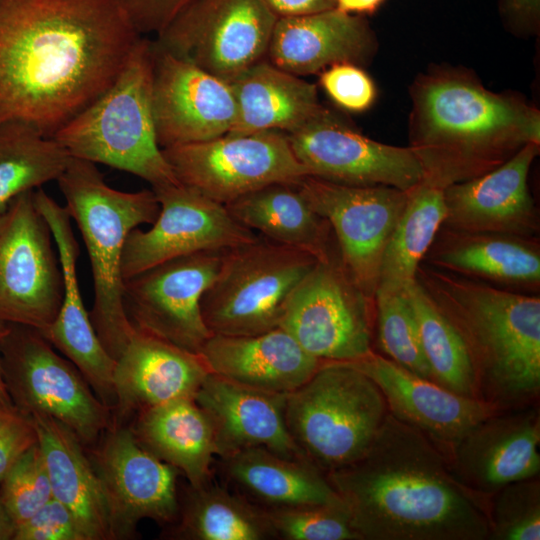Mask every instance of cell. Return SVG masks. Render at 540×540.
<instances>
[{"instance_id":"obj_20","label":"cell","mask_w":540,"mask_h":540,"mask_svg":"<svg viewBox=\"0 0 540 540\" xmlns=\"http://www.w3.org/2000/svg\"><path fill=\"white\" fill-rule=\"evenodd\" d=\"M348 363L377 384L390 414L424 434L447 457L468 431L502 409L496 402L454 393L374 351Z\"/></svg>"},{"instance_id":"obj_3","label":"cell","mask_w":540,"mask_h":540,"mask_svg":"<svg viewBox=\"0 0 540 540\" xmlns=\"http://www.w3.org/2000/svg\"><path fill=\"white\" fill-rule=\"evenodd\" d=\"M410 148L423 180L443 189L502 165L522 147L540 143V113L469 77H422L412 91Z\"/></svg>"},{"instance_id":"obj_6","label":"cell","mask_w":540,"mask_h":540,"mask_svg":"<svg viewBox=\"0 0 540 540\" xmlns=\"http://www.w3.org/2000/svg\"><path fill=\"white\" fill-rule=\"evenodd\" d=\"M153 45L140 37L114 83L53 136L69 154L152 188L180 183L159 146L152 110Z\"/></svg>"},{"instance_id":"obj_41","label":"cell","mask_w":540,"mask_h":540,"mask_svg":"<svg viewBox=\"0 0 540 540\" xmlns=\"http://www.w3.org/2000/svg\"><path fill=\"white\" fill-rule=\"evenodd\" d=\"M1 481L0 500L16 526L30 518L53 497L38 442L15 462Z\"/></svg>"},{"instance_id":"obj_28","label":"cell","mask_w":540,"mask_h":540,"mask_svg":"<svg viewBox=\"0 0 540 540\" xmlns=\"http://www.w3.org/2000/svg\"><path fill=\"white\" fill-rule=\"evenodd\" d=\"M34 422L53 498L72 513L83 540H115L101 481L78 437L55 418L29 414Z\"/></svg>"},{"instance_id":"obj_21","label":"cell","mask_w":540,"mask_h":540,"mask_svg":"<svg viewBox=\"0 0 540 540\" xmlns=\"http://www.w3.org/2000/svg\"><path fill=\"white\" fill-rule=\"evenodd\" d=\"M33 196L50 227L63 273L60 310L49 327L39 332L76 366L95 395L109 403L115 398L116 361L100 342L82 300L76 269L80 248L71 217L66 207L60 206L42 188L34 190Z\"/></svg>"},{"instance_id":"obj_37","label":"cell","mask_w":540,"mask_h":540,"mask_svg":"<svg viewBox=\"0 0 540 540\" xmlns=\"http://www.w3.org/2000/svg\"><path fill=\"white\" fill-rule=\"evenodd\" d=\"M72 156L53 137L35 127L8 121L0 124V212L27 191L56 180Z\"/></svg>"},{"instance_id":"obj_48","label":"cell","mask_w":540,"mask_h":540,"mask_svg":"<svg viewBox=\"0 0 540 540\" xmlns=\"http://www.w3.org/2000/svg\"><path fill=\"white\" fill-rule=\"evenodd\" d=\"M384 0H335V8L348 14L374 12Z\"/></svg>"},{"instance_id":"obj_30","label":"cell","mask_w":540,"mask_h":540,"mask_svg":"<svg viewBox=\"0 0 540 540\" xmlns=\"http://www.w3.org/2000/svg\"><path fill=\"white\" fill-rule=\"evenodd\" d=\"M219 458L226 483L262 509L342 501L326 474L306 460L287 458L261 447Z\"/></svg>"},{"instance_id":"obj_46","label":"cell","mask_w":540,"mask_h":540,"mask_svg":"<svg viewBox=\"0 0 540 540\" xmlns=\"http://www.w3.org/2000/svg\"><path fill=\"white\" fill-rule=\"evenodd\" d=\"M279 17L300 16L335 8V0H262Z\"/></svg>"},{"instance_id":"obj_4","label":"cell","mask_w":540,"mask_h":540,"mask_svg":"<svg viewBox=\"0 0 540 540\" xmlns=\"http://www.w3.org/2000/svg\"><path fill=\"white\" fill-rule=\"evenodd\" d=\"M416 280L464 339L487 400L501 407L540 388V298L421 263ZM482 396V395H481Z\"/></svg>"},{"instance_id":"obj_16","label":"cell","mask_w":540,"mask_h":540,"mask_svg":"<svg viewBox=\"0 0 540 540\" xmlns=\"http://www.w3.org/2000/svg\"><path fill=\"white\" fill-rule=\"evenodd\" d=\"M152 190L160 211L149 230L137 227L127 236L121 265L124 280L177 257L225 250L258 238L224 204L189 186L178 183Z\"/></svg>"},{"instance_id":"obj_44","label":"cell","mask_w":540,"mask_h":540,"mask_svg":"<svg viewBox=\"0 0 540 540\" xmlns=\"http://www.w3.org/2000/svg\"><path fill=\"white\" fill-rule=\"evenodd\" d=\"M38 442L32 417L0 403V481L15 462Z\"/></svg>"},{"instance_id":"obj_10","label":"cell","mask_w":540,"mask_h":540,"mask_svg":"<svg viewBox=\"0 0 540 540\" xmlns=\"http://www.w3.org/2000/svg\"><path fill=\"white\" fill-rule=\"evenodd\" d=\"M280 327L322 362L356 361L373 351L374 299L359 289L334 254L318 260L294 289Z\"/></svg>"},{"instance_id":"obj_5","label":"cell","mask_w":540,"mask_h":540,"mask_svg":"<svg viewBox=\"0 0 540 540\" xmlns=\"http://www.w3.org/2000/svg\"><path fill=\"white\" fill-rule=\"evenodd\" d=\"M57 183L90 260L94 287L90 320L116 361L135 333L123 307L125 241L133 229L154 223L160 205L153 190H116L105 182L95 163L74 157Z\"/></svg>"},{"instance_id":"obj_14","label":"cell","mask_w":540,"mask_h":540,"mask_svg":"<svg viewBox=\"0 0 540 540\" xmlns=\"http://www.w3.org/2000/svg\"><path fill=\"white\" fill-rule=\"evenodd\" d=\"M297 186L311 208L329 222L347 274L374 299L382 257L408 191L384 185H344L313 176H306Z\"/></svg>"},{"instance_id":"obj_42","label":"cell","mask_w":540,"mask_h":540,"mask_svg":"<svg viewBox=\"0 0 540 540\" xmlns=\"http://www.w3.org/2000/svg\"><path fill=\"white\" fill-rule=\"evenodd\" d=\"M320 85L340 108L349 112H363L376 99V87L370 76L357 64L335 63L320 74Z\"/></svg>"},{"instance_id":"obj_39","label":"cell","mask_w":540,"mask_h":540,"mask_svg":"<svg viewBox=\"0 0 540 540\" xmlns=\"http://www.w3.org/2000/svg\"><path fill=\"white\" fill-rule=\"evenodd\" d=\"M273 537L284 540H360L343 501L264 509Z\"/></svg>"},{"instance_id":"obj_18","label":"cell","mask_w":540,"mask_h":540,"mask_svg":"<svg viewBox=\"0 0 540 540\" xmlns=\"http://www.w3.org/2000/svg\"><path fill=\"white\" fill-rule=\"evenodd\" d=\"M91 461L108 503L116 539L131 538L142 519L177 521L175 467L146 450L130 427L113 425Z\"/></svg>"},{"instance_id":"obj_19","label":"cell","mask_w":540,"mask_h":540,"mask_svg":"<svg viewBox=\"0 0 540 540\" xmlns=\"http://www.w3.org/2000/svg\"><path fill=\"white\" fill-rule=\"evenodd\" d=\"M152 45V110L161 149L231 132L237 107L230 84Z\"/></svg>"},{"instance_id":"obj_27","label":"cell","mask_w":540,"mask_h":540,"mask_svg":"<svg viewBox=\"0 0 540 540\" xmlns=\"http://www.w3.org/2000/svg\"><path fill=\"white\" fill-rule=\"evenodd\" d=\"M374 44L361 17L334 8L277 18L266 57L276 67L302 76L340 62L358 65L368 59Z\"/></svg>"},{"instance_id":"obj_32","label":"cell","mask_w":540,"mask_h":540,"mask_svg":"<svg viewBox=\"0 0 540 540\" xmlns=\"http://www.w3.org/2000/svg\"><path fill=\"white\" fill-rule=\"evenodd\" d=\"M130 427L149 452L182 472L192 488L211 481L217 456L212 424L194 399H181L142 411Z\"/></svg>"},{"instance_id":"obj_1","label":"cell","mask_w":540,"mask_h":540,"mask_svg":"<svg viewBox=\"0 0 540 540\" xmlns=\"http://www.w3.org/2000/svg\"><path fill=\"white\" fill-rule=\"evenodd\" d=\"M140 37L120 0H0V124L53 137L114 83Z\"/></svg>"},{"instance_id":"obj_35","label":"cell","mask_w":540,"mask_h":540,"mask_svg":"<svg viewBox=\"0 0 540 540\" xmlns=\"http://www.w3.org/2000/svg\"><path fill=\"white\" fill-rule=\"evenodd\" d=\"M171 536L186 540H264L273 533L264 509L222 486L192 488Z\"/></svg>"},{"instance_id":"obj_40","label":"cell","mask_w":540,"mask_h":540,"mask_svg":"<svg viewBox=\"0 0 540 540\" xmlns=\"http://www.w3.org/2000/svg\"><path fill=\"white\" fill-rule=\"evenodd\" d=\"M489 503L490 540L540 539V481L538 476L500 488Z\"/></svg>"},{"instance_id":"obj_26","label":"cell","mask_w":540,"mask_h":540,"mask_svg":"<svg viewBox=\"0 0 540 540\" xmlns=\"http://www.w3.org/2000/svg\"><path fill=\"white\" fill-rule=\"evenodd\" d=\"M199 355L210 373L283 395L305 383L322 363L281 327L248 336L212 334Z\"/></svg>"},{"instance_id":"obj_38","label":"cell","mask_w":540,"mask_h":540,"mask_svg":"<svg viewBox=\"0 0 540 540\" xmlns=\"http://www.w3.org/2000/svg\"><path fill=\"white\" fill-rule=\"evenodd\" d=\"M374 306L377 343L385 357L407 371L433 381L416 319L404 293H376Z\"/></svg>"},{"instance_id":"obj_7","label":"cell","mask_w":540,"mask_h":540,"mask_svg":"<svg viewBox=\"0 0 540 540\" xmlns=\"http://www.w3.org/2000/svg\"><path fill=\"white\" fill-rule=\"evenodd\" d=\"M388 412L377 384L348 362H322L285 402L292 439L325 474L359 460Z\"/></svg>"},{"instance_id":"obj_36","label":"cell","mask_w":540,"mask_h":540,"mask_svg":"<svg viewBox=\"0 0 540 540\" xmlns=\"http://www.w3.org/2000/svg\"><path fill=\"white\" fill-rule=\"evenodd\" d=\"M403 293L415 316L433 381L454 393L482 398L468 347L451 320L416 279Z\"/></svg>"},{"instance_id":"obj_17","label":"cell","mask_w":540,"mask_h":540,"mask_svg":"<svg viewBox=\"0 0 540 540\" xmlns=\"http://www.w3.org/2000/svg\"><path fill=\"white\" fill-rule=\"evenodd\" d=\"M287 136L296 158L316 178L403 191L423 179L421 164L410 147L370 139L323 106Z\"/></svg>"},{"instance_id":"obj_31","label":"cell","mask_w":540,"mask_h":540,"mask_svg":"<svg viewBox=\"0 0 540 540\" xmlns=\"http://www.w3.org/2000/svg\"><path fill=\"white\" fill-rule=\"evenodd\" d=\"M237 117L229 133H289L322 107L317 87L264 59L229 82Z\"/></svg>"},{"instance_id":"obj_33","label":"cell","mask_w":540,"mask_h":540,"mask_svg":"<svg viewBox=\"0 0 540 540\" xmlns=\"http://www.w3.org/2000/svg\"><path fill=\"white\" fill-rule=\"evenodd\" d=\"M225 206L239 223L266 239L307 251L318 260L335 254L329 222L311 208L297 183L270 184Z\"/></svg>"},{"instance_id":"obj_23","label":"cell","mask_w":540,"mask_h":540,"mask_svg":"<svg viewBox=\"0 0 540 540\" xmlns=\"http://www.w3.org/2000/svg\"><path fill=\"white\" fill-rule=\"evenodd\" d=\"M539 444L537 409L499 410L468 431L448 459L465 486L488 498L507 484L539 475Z\"/></svg>"},{"instance_id":"obj_49","label":"cell","mask_w":540,"mask_h":540,"mask_svg":"<svg viewBox=\"0 0 540 540\" xmlns=\"http://www.w3.org/2000/svg\"><path fill=\"white\" fill-rule=\"evenodd\" d=\"M16 524L0 500V540L13 539Z\"/></svg>"},{"instance_id":"obj_13","label":"cell","mask_w":540,"mask_h":540,"mask_svg":"<svg viewBox=\"0 0 540 540\" xmlns=\"http://www.w3.org/2000/svg\"><path fill=\"white\" fill-rule=\"evenodd\" d=\"M162 150L180 183L224 205L264 186L310 176L281 131L227 133Z\"/></svg>"},{"instance_id":"obj_34","label":"cell","mask_w":540,"mask_h":540,"mask_svg":"<svg viewBox=\"0 0 540 540\" xmlns=\"http://www.w3.org/2000/svg\"><path fill=\"white\" fill-rule=\"evenodd\" d=\"M445 217L443 188L422 179L408 190L405 208L382 257L376 293H403L416 279Z\"/></svg>"},{"instance_id":"obj_11","label":"cell","mask_w":540,"mask_h":540,"mask_svg":"<svg viewBox=\"0 0 540 540\" xmlns=\"http://www.w3.org/2000/svg\"><path fill=\"white\" fill-rule=\"evenodd\" d=\"M27 191L0 212V322L44 331L63 298L54 239Z\"/></svg>"},{"instance_id":"obj_47","label":"cell","mask_w":540,"mask_h":540,"mask_svg":"<svg viewBox=\"0 0 540 540\" xmlns=\"http://www.w3.org/2000/svg\"><path fill=\"white\" fill-rule=\"evenodd\" d=\"M510 14L523 23H535L539 18L540 0H505Z\"/></svg>"},{"instance_id":"obj_9","label":"cell","mask_w":540,"mask_h":540,"mask_svg":"<svg viewBox=\"0 0 540 540\" xmlns=\"http://www.w3.org/2000/svg\"><path fill=\"white\" fill-rule=\"evenodd\" d=\"M12 325L1 345L10 398L27 414L55 418L84 446L97 443L113 427L112 411L98 399L76 366L56 353L37 329Z\"/></svg>"},{"instance_id":"obj_22","label":"cell","mask_w":540,"mask_h":540,"mask_svg":"<svg viewBox=\"0 0 540 540\" xmlns=\"http://www.w3.org/2000/svg\"><path fill=\"white\" fill-rule=\"evenodd\" d=\"M540 143H529L497 168L444 189L441 227L456 231L536 237L539 213L528 186Z\"/></svg>"},{"instance_id":"obj_12","label":"cell","mask_w":540,"mask_h":540,"mask_svg":"<svg viewBox=\"0 0 540 540\" xmlns=\"http://www.w3.org/2000/svg\"><path fill=\"white\" fill-rule=\"evenodd\" d=\"M277 18L262 0H191L154 42L229 83L266 57Z\"/></svg>"},{"instance_id":"obj_50","label":"cell","mask_w":540,"mask_h":540,"mask_svg":"<svg viewBox=\"0 0 540 540\" xmlns=\"http://www.w3.org/2000/svg\"><path fill=\"white\" fill-rule=\"evenodd\" d=\"M9 330L10 327L6 326V323L0 322V403L6 406H11L12 402L3 377L1 363V345L5 337L7 336Z\"/></svg>"},{"instance_id":"obj_43","label":"cell","mask_w":540,"mask_h":540,"mask_svg":"<svg viewBox=\"0 0 540 540\" xmlns=\"http://www.w3.org/2000/svg\"><path fill=\"white\" fill-rule=\"evenodd\" d=\"M14 540H83L69 509L55 498L16 528Z\"/></svg>"},{"instance_id":"obj_15","label":"cell","mask_w":540,"mask_h":540,"mask_svg":"<svg viewBox=\"0 0 540 540\" xmlns=\"http://www.w3.org/2000/svg\"><path fill=\"white\" fill-rule=\"evenodd\" d=\"M223 251L177 257L124 280L123 307L133 328L199 354L212 335L203 320L201 299Z\"/></svg>"},{"instance_id":"obj_29","label":"cell","mask_w":540,"mask_h":540,"mask_svg":"<svg viewBox=\"0 0 540 540\" xmlns=\"http://www.w3.org/2000/svg\"><path fill=\"white\" fill-rule=\"evenodd\" d=\"M535 238L441 227L425 257L432 267L454 274L536 290L540 248Z\"/></svg>"},{"instance_id":"obj_2","label":"cell","mask_w":540,"mask_h":540,"mask_svg":"<svg viewBox=\"0 0 540 540\" xmlns=\"http://www.w3.org/2000/svg\"><path fill=\"white\" fill-rule=\"evenodd\" d=\"M360 540H485L487 497L465 486L446 454L388 412L367 452L326 474Z\"/></svg>"},{"instance_id":"obj_25","label":"cell","mask_w":540,"mask_h":540,"mask_svg":"<svg viewBox=\"0 0 540 540\" xmlns=\"http://www.w3.org/2000/svg\"><path fill=\"white\" fill-rule=\"evenodd\" d=\"M286 396L242 386L209 372L194 400L212 424L218 457L261 447L306 460L287 428Z\"/></svg>"},{"instance_id":"obj_24","label":"cell","mask_w":540,"mask_h":540,"mask_svg":"<svg viewBox=\"0 0 540 540\" xmlns=\"http://www.w3.org/2000/svg\"><path fill=\"white\" fill-rule=\"evenodd\" d=\"M209 370L199 354L138 332L116 360L113 425L181 399H194Z\"/></svg>"},{"instance_id":"obj_45","label":"cell","mask_w":540,"mask_h":540,"mask_svg":"<svg viewBox=\"0 0 540 540\" xmlns=\"http://www.w3.org/2000/svg\"><path fill=\"white\" fill-rule=\"evenodd\" d=\"M191 0H120L136 31L159 34Z\"/></svg>"},{"instance_id":"obj_8","label":"cell","mask_w":540,"mask_h":540,"mask_svg":"<svg viewBox=\"0 0 540 540\" xmlns=\"http://www.w3.org/2000/svg\"><path fill=\"white\" fill-rule=\"evenodd\" d=\"M318 259L258 236L225 249L217 274L201 299L211 334L248 336L280 327L287 301Z\"/></svg>"}]
</instances>
